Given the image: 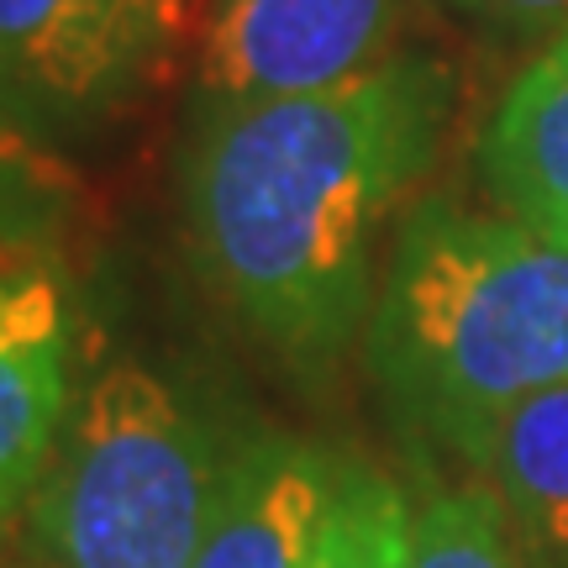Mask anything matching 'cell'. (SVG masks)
<instances>
[{"mask_svg":"<svg viewBox=\"0 0 568 568\" xmlns=\"http://www.w3.org/2000/svg\"><path fill=\"white\" fill-rule=\"evenodd\" d=\"M410 568H527L495 495L479 479L410 500Z\"/></svg>","mask_w":568,"mask_h":568,"instance_id":"cell-11","label":"cell"},{"mask_svg":"<svg viewBox=\"0 0 568 568\" xmlns=\"http://www.w3.org/2000/svg\"><path fill=\"white\" fill-rule=\"evenodd\" d=\"M184 0H0V116L32 138H84L138 101Z\"/></svg>","mask_w":568,"mask_h":568,"instance_id":"cell-4","label":"cell"},{"mask_svg":"<svg viewBox=\"0 0 568 568\" xmlns=\"http://www.w3.org/2000/svg\"><path fill=\"white\" fill-rule=\"evenodd\" d=\"M410 0H216L195 101L311 95L389 59Z\"/></svg>","mask_w":568,"mask_h":568,"instance_id":"cell-5","label":"cell"},{"mask_svg":"<svg viewBox=\"0 0 568 568\" xmlns=\"http://www.w3.org/2000/svg\"><path fill=\"white\" fill-rule=\"evenodd\" d=\"M74 201H80L74 169L27 126L0 116V253L42 247Z\"/></svg>","mask_w":568,"mask_h":568,"instance_id":"cell-12","label":"cell"},{"mask_svg":"<svg viewBox=\"0 0 568 568\" xmlns=\"http://www.w3.org/2000/svg\"><path fill=\"white\" fill-rule=\"evenodd\" d=\"M311 568H410V495L389 474L343 453Z\"/></svg>","mask_w":568,"mask_h":568,"instance_id":"cell-10","label":"cell"},{"mask_svg":"<svg viewBox=\"0 0 568 568\" xmlns=\"http://www.w3.org/2000/svg\"><path fill=\"white\" fill-rule=\"evenodd\" d=\"M479 180L506 216L568 243V27L552 32L489 111Z\"/></svg>","mask_w":568,"mask_h":568,"instance_id":"cell-8","label":"cell"},{"mask_svg":"<svg viewBox=\"0 0 568 568\" xmlns=\"http://www.w3.org/2000/svg\"><path fill=\"white\" fill-rule=\"evenodd\" d=\"M74 337L63 268L42 247L0 253V527L27 510L80 400Z\"/></svg>","mask_w":568,"mask_h":568,"instance_id":"cell-6","label":"cell"},{"mask_svg":"<svg viewBox=\"0 0 568 568\" xmlns=\"http://www.w3.org/2000/svg\"><path fill=\"white\" fill-rule=\"evenodd\" d=\"M453 69L389 53L274 101H195L180 153L184 237L205 290L284 379L322 395L364 343L379 232L437 163Z\"/></svg>","mask_w":568,"mask_h":568,"instance_id":"cell-1","label":"cell"},{"mask_svg":"<svg viewBox=\"0 0 568 568\" xmlns=\"http://www.w3.org/2000/svg\"><path fill=\"white\" fill-rule=\"evenodd\" d=\"M0 568H38V564H32V558H27V564H0Z\"/></svg>","mask_w":568,"mask_h":568,"instance_id":"cell-14","label":"cell"},{"mask_svg":"<svg viewBox=\"0 0 568 568\" xmlns=\"http://www.w3.org/2000/svg\"><path fill=\"white\" fill-rule=\"evenodd\" d=\"M364 364L400 443L468 468L506 410L568 385V243L416 201L379 268Z\"/></svg>","mask_w":568,"mask_h":568,"instance_id":"cell-2","label":"cell"},{"mask_svg":"<svg viewBox=\"0 0 568 568\" xmlns=\"http://www.w3.org/2000/svg\"><path fill=\"white\" fill-rule=\"evenodd\" d=\"M527 568H568V385L521 400L474 453Z\"/></svg>","mask_w":568,"mask_h":568,"instance_id":"cell-9","label":"cell"},{"mask_svg":"<svg viewBox=\"0 0 568 568\" xmlns=\"http://www.w3.org/2000/svg\"><path fill=\"white\" fill-rule=\"evenodd\" d=\"M237 432L153 364H105L21 510L38 568H190Z\"/></svg>","mask_w":568,"mask_h":568,"instance_id":"cell-3","label":"cell"},{"mask_svg":"<svg viewBox=\"0 0 568 568\" xmlns=\"http://www.w3.org/2000/svg\"><path fill=\"white\" fill-rule=\"evenodd\" d=\"M495 38H552L568 27V0H443Z\"/></svg>","mask_w":568,"mask_h":568,"instance_id":"cell-13","label":"cell"},{"mask_svg":"<svg viewBox=\"0 0 568 568\" xmlns=\"http://www.w3.org/2000/svg\"><path fill=\"white\" fill-rule=\"evenodd\" d=\"M343 453L280 426L237 432L211 527L190 568H311Z\"/></svg>","mask_w":568,"mask_h":568,"instance_id":"cell-7","label":"cell"}]
</instances>
